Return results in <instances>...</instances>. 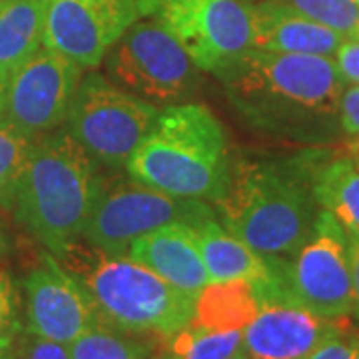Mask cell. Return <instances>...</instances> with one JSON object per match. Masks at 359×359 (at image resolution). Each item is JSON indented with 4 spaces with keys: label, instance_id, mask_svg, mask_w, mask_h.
I'll use <instances>...</instances> for the list:
<instances>
[{
    "label": "cell",
    "instance_id": "10",
    "mask_svg": "<svg viewBox=\"0 0 359 359\" xmlns=\"http://www.w3.org/2000/svg\"><path fill=\"white\" fill-rule=\"evenodd\" d=\"M276 264L290 294L313 313L334 321L351 313L349 238L332 214L321 210L306 242Z\"/></svg>",
    "mask_w": 359,
    "mask_h": 359
},
{
    "label": "cell",
    "instance_id": "3",
    "mask_svg": "<svg viewBox=\"0 0 359 359\" xmlns=\"http://www.w3.org/2000/svg\"><path fill=\"white\" fill-rule=\"evenodd\" d=\"M126 172L158 192L216 204L231 172L226 130L204 104H170L130 156Z\"/></svg>",
    "mask_w": 359,
    "mask_h": 359
},
{
    "label": "cell",
    "instance_id": "14",
    "mask_svg": "<svg viewBox=\"0 0 359 359\" xmlns=\"http://www.w3.org/2000/svg\"><path fill=\"white\" fill-rule=\"evenodd\" d=\"M26 332L70 346L102 325L84 283L54 256H44L25 278Z\"/></svg>",
    "mask_w": 359,
    "mask_h": 359
},
{
    "label": "cell",
    "instance_id": "35",
    "mask_svg": "<svg viewBox=\"0 0 359 359\" xmlns=\"http://www.w3.org/2000/svg\"><path fill=\"white\" fill-rule=\"evenodd\" d=\"M140 359H176V358L170 353V355H160V358H148V355H146V358H140Z\"/></svg>",
    "mask_w": 359,
    "mask_h": 359
},
{
    "label": "cell",
    "instance_id": "23",
    "mask_svg": "<svg viewBox=\"0 0 359 359\" xmlns=\"http://www.w3.org/2000/svg\"><path fill=\"white\" fill-rule=\"evenodd\" d=\"M72 359H140L148 355V347L120 335V330L96 325L70 344Z\"/></svg>",
    "mask_w": 359,
    "mask_h": 359
},
{
    "label": "cell",
    "instance_id": "12",
    "mask_svg": "<svg viewBox=\"0 0 359 359\" xmlns=\"http://www.w3.org/2000/svg\"><path fill=\"white\" fill-rule=\"evenodd\" d=\"M84 68L60 52L40 48L6 84L4 120L28 138L60 128L72 108Z\"/></svg>",
    "mask_w": 359,
    "mask_h": 359
},
{
    "label": "cell",
    "instance_id": "34",
    "mask_svg": "<svg viewBox=\"0 0 359 359\" xmlns=\"http://www.w3.org/2000/svg\"><path fill=\"white\" fill-rule=\"evenodd\" d=\"M228 359H252V358H250V355H245L244 351H240V353H236V355H231V358Z\"/></svg>",
    "mask_w": 359,
    "mask_h": 359
},
{
    "label": "cell",
    "instance_id": "16",
    "mask_svg": "<svg viewBox=\"0 0 359 359\" xmlns=\"http://www.w3.org/2000/svg\"><path fill=\"white\" fill-rule=\"evenodd\" d=\"M252 48L290 54L334 56L344 36L309 20L278 0L250 2Z\"/></svg>",
    "mask_w": 359,
    "mask_h": 359
},
{
    "label": "cell",
    "instance_id": "13",
    "mask_svg": "<svg viewBox=\"0 0 359 359\" xmlns=\"http://www.w3.org/2000/svg\"><path fill=\"white\" fill-rule=\"evenodd\" d=\"M138 18V0H48L42 44L96 68Z\"/></svg>",
    "mask_w": 359,
    "mask_h": 359
},
{
    "label": "cell",
    "instance_id": "6",
    "mask_svg": "<svg viewBox=\"0 0 359 359\" xmlns=\"http://www.w3.org/2000/svg\"><path fill=\"white\" fill-rule=\"evenodd\" d=\"M158 116L156 104L108 82L98 72H88L80 80L65 130L96 164L122 170L154 128Z\"/></svg>",
    "mask_w": 359,
    "mask_h": 359
},
{
    "label": "cell",
    "instance_id": "17",
    "mask_svg": "<svg viewBox=\"0 0 359 359\" xmlns=\"http://www.w3.org/2000/svg\"><path fill=\"white\" fill-rule=\"evenodd\" d=\"M200 248L204 256L210 282H244L259 283L271 276L268 257L257 254L240 238L219 224L218 216L204 219L198 228Z\"/></svg>",
    "mask_w": 359,
    "mask_h": 359
},
{
    "label": "cell",
    "instance_id": "9",
    "mask_svg": "<svg viewBox=\"0 0 359 359\" xmlns=\"http://www.w3.org/2000/svg\"><path fill=\"white\" fill-rule=\"evenodd\" d=\"M138 11L166 28L204 72L216 74L252 48L245 0H138Z\"/></svg>",
    "mask_w": 359,
    "mask_h": 359
},
{
    "label": "cell",
    "instance_id": "28",
    "mask_svg": "<svg viewBox=\"0 0 359 359\" xmlns=\"http://www.w3.org/2000/svg\"><path fill=\"white\" fill-rule=\"evenodd\" d=\"M335 66L346 84L359 86V39H346L334 54Z\"/></svg>",
    "mask_w": 359,
    "mask_h": 359
},
{
    "label": "cell",
    "instance_id": "27",
    "mask_svg": "<svg viewBox=\"0 0 359 359\" xmlns=\"http://www.w3.org/2000/svg\"><path fill=\"white\" fill-rule=\"evenodd\" d=\"M339 128L359 138V86L346 84L339 98Z\"/></svg>",
    "mask_w": 359,
    "mask_h": 359
},
{
    "label": "cell",
    "instance_id": "29",
    "mask_svg": "<svg viewBox=\"0 0 359 359\" xmlns=\"http://www.w3.org/2000/svg\"><path fill=\"white\" fill-rule=\"evenodd\" d=\"M306 359H358L355 339L344 337V334L334 335L318 349H313Z\"/></svg>",
    "mask_w": 359,
    "mask_h": 359
},
{
    "label": "cell",
    "instance_id": "8",
    "mask_svg": "<svg viewBox=\"0 0 359 359\" xmlns=\"http://www.w3.org/2000/svg\"><path fill=\"white\" fill-rule=\"evenodd\" d=\"M214 216V205L202 200L176 198L134 180L112 186L102 182L82 238L108 256H126L132 242L148 231L174 222L198 228Z\"/></svg>",
    "mask_w": 359,
    "mask_h": 359
},
{
    "label": "cell",
    "instance_id": "26",
    "mask_svg": "<svg viewBox=\"0 0 359 359\" xmlns=\"http://www.w3.org/2000/svg\"><path fill=\"white\" fill-rule=\"evenodd\" d=\"M11 359H72V355L66 344L26 332L25 335L20 334L18 341L14 344Z\"/></svg>",
    "mask_w": 359,
    "mask_h": 359
},
{
    "label": "cell",
    "instance_id": "19",
    "mask_svg": "<svg viewBox=\"0 0 359 359\" xmlns=\"http://www.w3.org/2000/svg\"><path fill=\"white\" fill-rule=\"evenodd\" d=\"M311 190L320 210L334 216L347 238L359 236V168L349 156L316 162Z\"/></svg>",
    "mask_w": 359,
    "mask_h": 359
},
{
    "label": "cell",
    "instance_id": "21",
    "mask_svg": "<svg viewBox=\"0 0 359 359\" xmlns=\"http://www.w3.org/2000/svg\"><path fill=\"white\" fill-rule=\"evenodd\" d=\"M244 330H205L188 323L172 339L176 359H228L242 351Z\"/></svg>",
    "mask_w": 359,
    "mask_h": 359
},
{
    "label": "cell",
    "instance_id": "37",
    "mask_svg": "<svg viewBox=\"0 0 359 359\" xmlns=\"http://www.w3.org/2000/svg\"><path fill=\"white\" fill-rule=\"evenodd\" d=\"M0 359H11V355H6V358H0Z\"/></svg>",
    "mask_w": 359,
    "mask_h": 359
},
{
    "label": "cell",
    "instance_id": "5",
    "mask_svg": "<svg viewBox=\"0 0 359 359\" xmlns=\"http://www.w3.org/2000/svg\"><path fill=\"white\" fill-rule=\"evenodd\" d=\"M60 257L88 290L100 320L114 330L170 339L192 321L196 297L128 256H108L74 242Z\"/></svg>",
    "mask_w": 359,
    "mask_h": 359
},
{
    "label": "cell",
    "instance_id": "38",
    "mask_svg": "<svg viewBox=\"0 0 359 359\" xmlns=\"http://www.w3.org/2000/svg\"><path fill=\"white\" fill-rule=\"evenodd\" d=\"M2 2H6V0H0V4H2Z\"/></svg>",
    "mask_w": 359,
    "mask_h": 359
},
{
    "label": "cell",
    "instance_id": "20",
    "mask_svg": "<svg viewBox=\"0 0 359 359\" xmlns=\"http://www.w3.org/2000/svg\"><path fill=\"white\" fill-rule=\"evenodd\" d=\"M257 311L254 283L244 280L212 282L196 297L190 323L205 330H244Z\"/></svg>",
    "mask_w": 359,
    "mask_h": 359
},
{
    "label": "cell",
    "instance_id": "30",
    "mask_svg": "<svg viewBox=\"0 0 359 359\" xmlns=\"http://www.w3.org/2000/svg\"><path fill=\"white\" fill-rule=\"evenodd\" d=\"M349 269H351V285H353V309L359 318V236L349 238Z\"/></svg>",
    "mask_w": 359,
    "mask_h": 359
},
{
    "label": "cell",
    "instance_id": "7",
    "mask_svg": "<svg viewBox=\"0 0 359 359\" xmlns=\"http://www.w3.org/2000/svg\"><path fill=\"white\" fill-rule=\"evenodd\" d=\"M108 76L152 104H176L192 96L200 84V68L166 28L134 22L104 58Z\"/></svg>",
    "mask_w": 359,
    "mask_h": 359
},
{
    "label": "cell",
    "instance_id": "32",
    "mask_svg": "<svg viewBox=\"0 0 359 359\" xmlns=\"http://www.w3.org/2000/svg\"><path fill=\"white\" fill-rule=\"evenodd\" d=\"M8 250H11V240H8V236L4 231V226L0 224V256L8 254Z\"/></svg>",
    "mask_w": 359,
    "mask_h": 359
},
{
    "label": "cell",
    "instance_id": "25",
    "mask_svg": "<svg viewBox=\"0 0 359 359\" xmlns=\"http://www.w3.org/2000/svg\"><path fill=\"white\" fill-rule=\"evenodd\" d=\"M22 330L20 295L16 292L13 278L0 271V358L11 355Z\"/></svg>",
    "mask_w": 359,
    "mask_h": 359
},
{
    "label": "cell",
    "instance_id": "1",
    "mask_svg": "<svg viewBox=\"0 0 359 359\" xmlns=\"http://www.w3.org/2000/svg\"><path fill=\"white\" fill-rule=\"evenodd\" d=\"M216 76L240 116L266 134L318 142L339 126L346 82L332 56L250 48Z\"/></svg>",
    "mask_w": 359,
    "mask_h": 359
},
{
    "label": "cell",
    "instance_id": "11",
    "mask_svg": "<svg viewBox=\"0 0 359 359\" xmlns=\"http://www.w3.org/2000/svg\"><path fill=\"white\" fill-rule=\"evenodd\" d=\"M268 259L271 276L254 283L257 311L245 323L242 351L252 359H306L323 341L341 334L339 323L299 304L285 287L276 259Z\"/></svg>",
    "mask_w": 359,
    "mask_h": 359
},
{
    "label": "cell",
    "instance_id": "33",
    "mask_svg": "<svg viewBox=\"0 0 359 359\" xmlns=\"http://www.w3.org/2000/svg\"><path fill=\"white\" fill-rule=\"evenodd\" d=\"M349 158L355 162V166L359 168V138L353 144H351V148H349Z\"/></svg>",
    "mask_w": 359,
    "mask_h": 359
},
{
    "label": "cell",
    "instance_id": "22",
    "mask_svg": "<svg viewBox=\"0 0 359 359\" xmlns=\"http://www.w3.org/2000/svg\"><path fill=\"white\" fill-rule=\"evenodd\" d=\"M32 146V138L14 128L8 120H0V210H13Z\"/></svg>",
    "mask_w": 359,
    "mask_h": 359
},
{
    "label": "cell",
    "instance_id": "4",
    "mask_svg": "<svg viewBox=\"0 0 359 359\" xmlns=\"http://www.w3.org/2000/svg\"><path fill=\"white\" fill-rule=\"evenodd\" d=\"M100 186L88 152L66 130H52L34 140L14 196V218L60 257L82 238Z\"/></svg>",
    "mask_w": 359,
    "mask_h": 359
},
{
    "label": "cell",
    "instance_id": "15",
    "mask_svg": "<svg viewBox=\"0 0 359 359\" xmlns=\"http://www.w3.org/2000/svg\"><path fill=\"white\" fill-rule=\"evenodd\" d=\"M126 256L184 294L198 297L210 282L198 230L186 222H174L136 238Z\"/></svg>",
    "mask_w": 359,
    "mask_h": 359
},
{
    "label": "cell",
    "instance_id": "18",
    "mask_svg": "<svg viewBox=\"0 0 359 359\" xmlns=\"http://www.w3.org/2000/svg\"><path fill=\"white\" fill-rule=\"evenodd\" d=\"M48 0L0 4V76L6 80L40 50Z\"/></svg>",
    "mask_w": 359,
    "mask_h": 359
},
{
    "label": "cell",
    "instance_id": "2",
    "mask_svg": "<svg viewBox=\"0 0 359 359\" xmlns=\"http://www.w3.org/2000/svg\"><path fill=\"white\" fill-rule=\"evenodd\" d=\"M316 162V154H306L231 164L226 192L214 204L219 224L264 257L287 259L321 212L311 190Z\"/></svg>",
    "mask_w": 359,
    "mask_h": 359
},
{
    "label": "cell",
    "instance_id": "24",
    "mask_svg": "<svg viewBox=\"0 0 359 359\" xmlns=\"http://www.w3.org/2000/svg\"><path fill=\"white\" fill-rule=\"evenodd\" d=\"M309 20L341 34L344 39L359 36V4L355 0H278Z\"/></svg>",
    "mask_w": 359,
    "mask_h": 359
},
{
    "label": "cell",
    "instance_id": "36",
    "mask_svg": "<svg viewBox=\"0 0 359 359\" xmlns=\"http://www.w3.org/2000/svg\"><path fill=\"white\" fill-rule=\"evenodd\" d=\"M353 339H355V349H358V359H359V335H355Z\"/></svg>",
    "mask_w": 359,
    "mask_h": 359
},
{
    "label": "cell",
    "instance_id": "40",
    "mask_svg": "<svg viewBox=\"0 0 359 359\" xmlns=\"http://www.w3.org/2000/svg\"><path fill=\"white\" fill-rule=\"evenodd\" d=\"M358 39H359V36H358Z\"/></svg>",
    "mask_w": 359,
    "mask_h": 359
},
{
    "label": "cell",
    "instance_id": "39",
    "mask_svg": "<svg viewBox=\"0 0 359 359\" xmlns=\"http://www.w3.org/2000/svg\"><path fill=\"white\" fill-rule=\"evenodd\" d=\"M355 2H358V4H359V0H355Z\"/></svg>",
    "mask_w": 359,
    "mask_h": 359
},
{
    "label": "cell",
    "instance_id": "31",
    "mask_svg": "<svg viewBox=\"0 0 359 359\" xmlns=\"http://www.w3.org/2000/svg\"><path fill=\"white\" fill-rule=\"evenodd\" d=\"M6 84L8 80L0 76V120H4V110H6Z\"/></svg>",
    "mask_w": 359,
    "mask_h": 359
}]
</instances>
